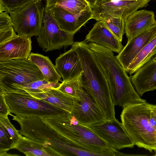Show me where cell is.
Segmentation results:
<instances>
[{"label":"cell","instance_id":"6da1fadb","mask_svg":"<svg viewBox=\"0 0 156 156\" xmlns=\"http://www.w3.org/2000/svg\"><path fill=\"white\" fill-rule=\"evenodd\" d=\"M88 44L105 76L115 105L123 108L147 102L135 90L127 73L112 51L94 43Z\"/></svg>","mask_w":156,"mask_h":156},{"label":"cell","instance_id":"7a4b0ae2","mask_svg":"<svg viewBox=\"0 0 156 156\" xmlns=\"http://www.w3.org/2000/svg\"><path fill=\"white\" fill-rule=\"evenodd\" d=\"M41 118L64 140L98 156L121 154V152L110 147L89 127L80 123L70 113L66 112Z\"/></svg>","mask_w":156,"mask_h":156},{"label":"cell","instance_id":"3957f363","mask_svg":"<svg viewBox=\"0 0 156 156\" xmlns=\"http://www.w3.org/2000/svg\"><path fill=\"white\" fill-rule=\"evenodd\" d=\"M78 55L83 69V88L91 96L106 118L115 114L108 81L98 61L84 41H75L71 46Z\"/></svg>","mask_w":156,"mask_h":156},{"label":"cell","instance_id":"277c9868","mask_svg":"<svg viewBox=\"0 0 156 156\" xmlns=\"http://www.w3.org/2000/svg\"><path fill=\"white\" fill-rule=\"evenodd\" d=\"M151 110L147 102L132 105L123 108L120 118L135 145L152 152L156 151V130L149 121Z\"/></svg>","mask_w":156,"mask_h":156},{"label":"cell","instance_id":"5b68a950","mask_svg":"<svg viewBox=\"0 0 156 156\" xmlns=\"http://www.w3.org/2000/svg\"><path fill=\"white\" fill-rule=\"evenodd\" d=\"M10 115L20 125L21 128L18 130L20 134L41 146L50 156H67L69 142L41 117H24L11 114Z\"/></svg>","mask_w":156,"mask_h":156},{"label":"cell","instance_id":"8992f818","mask_svg":"<svg viewBox=\"0 0 156 156\" xmlns=\"http://www.w3.org/2000/svg\"><path fill=\"white\" fill-rule=\"evenodd\" d=\"M44 79L40 69L29 58L0 61V93L19 90Z\"/></svg>","mask_w":156,"mask_h":156},{"label":"cell","instance_id":"52a82bcc","mask_svg":"<svg viewBox=\"0 0 156 156\" xmlns=\"http://www.w3.org/2000/svg\"><path fill=\"white\" fill-rule=\"evenodd\" d=\"M10 113L24 117H42L67 112L44 101L35 99L27 92L20 90L0 93Z\"/></svg>","mask_w":156,"mask_h":156},{"label":"cell","instance_id":"ba28073f","mask_svg":"<svg viewBox=\"0 0 156 156\" xmlns=\"http://www.w3.org/2000/svg\"><path fill=\"white\" fill-rule=\"evenodd\" d=\"M42 0L31 2L9 13L14 30L18 35L31 38L37 36L40 33L45 9Z\"/></svg>","mask_w":156,"mask_h":156},{"label":"cell","instance_id":"9c48e42d","mask_svg":"<svg viewBox=\"0 0 156 156\" xmlns=\"http://www.w3.org/2000/svg\"><path fill=\"white\" fill-rule=\"evenodd\" d=\"M74 35L62 30L49 10L45 8L42 27L37 38L39 45L44 51L72 46L74 42Z\"/></svg>","mask_w":156,"mask_h":156},{"label":"cell","instance_id":"30bf717a","mask_svg":"<svg viewBox=\"0 0 156 156\" xmlns=\"http://www.w3.org/2000/svg\"><path fill=\"white\" fill-rule=\"evenodd\" d=\"M150 0H99L92 9L93 19L113 17L121 19L126 22L138 9L147 6Z\"/></svg>","mask_w":156,"mask_h":156},{"label":"cell","instance_id":"8fae6325","mask_svg":"<svg viewBox=\"0 0 156 156\" xmlns=\"http://www.w3.org/2000/svg\"><path fill=\"white\" fill-rule=\"evenodd\" d=\"M89 127L110 147L115 149L132 148L135 145L122 123L116 118Z\"/></svg>","mask_w":156,"mask_h":156},{"label":"cell","instance_id":"7c38bea8","mask_svg":"<svg viewBox=\"0 0 156 156\" xmlns=\"http://www.w3.org/2000/svg\"><path fill=\"white\" fill-rule=\"evenodd\" d=\"M71 114L80 123L89 127L106 120L100 108L84 88L81 92L78 104Z\"/></svg>","mask_w":156,"mask_h":156},{"label":"cell","instance_id":"4fadbf2b","mask_svg":"<svg viewBox=\"0 0 156 156\" xmlns=\"http://www.w3.org/2000/svg\"><path fill=\"white\" fill-rule=\"evenodd\" d=\"M46 9L49 10L62 30L74 34L88 20L93 19V12L90 7L76 14L57 5Z\"/></svg>","mask_w":156,"mask_h":156},{"label":"cell","instance_id":"5bb4252c","mask_svg":"<svg viewBox=\"0 0 156 156\" xmlns=\"http://www.w3.org/2000/svg\"><path fill=\"white\" fill-rule=\"evenodd\" d=\"M156 35V23L148 30L127 42L116 57L125 70L144 46Z\"/></svg>","mask_w":156,"mask_h":156},{"label":"cell","instance_id":"9a60e30c","mask_svg":"<svg viewBox=\"0 0 156 156\" xmlns=\"http://www.w3.org/2000/svg\"><path fill=\"white\" fill-rule=\"evenodd\" d=\"M136 91L140 96L156 89V57L151 58L130 76Z\"/></svg>","mask_w":156,"mask_h":156},{"label":"cell","instance_id":"2e32d148","mask_svg":"<svg viewBox=\"0 0 156 156\" xmlns=\"http://www.w3.org/2000/svg\"><path fill=\"white\" fill-rule=\"evenodd\" d=\"M84 41L92 42L118 54L124 46L101 21H97L85 37Z\"/></svg>","mask_w":156,"mask_h":156},{"label":"cell","instance_id":"e0dca14e","mask_svg":"<svg viewBox=\"0 0 156 156\" xmlns=\"http://www.w3.org/2000/svg\"><path fill=\"white\" fill-rule=\"evenodd\" d=\"M30 37L17 35L0 44V61L29 58L32 49Z\"/></svg>","mask_w":156,"mask_h":156},{"label":"cell","instance_id":"ac0fdd59","mask_svg":"<svg viewBox=\"0 0 156 156\" xmlns=\"http://www.w3.org/2000/svg\"><path fill=\"white\" fill-rule=\"evenodd\" d=\"M156 23L154 12L143 9L136 11L125 23V31L127 42L148 30Z\"/></svg>","mask_w":156,"mask_h":156},{"label":"cell","instance_id":"d6986e66","mask_svg":"<svg viewBox=\"0 0 156 156\" xmlns=\"http://www.w3.org/2000/svg\"><path fill=\"white\" fill-rule=\"evenodd\" d=\"M55 66L63 81L72 78L83 72L78 55L72 48L59 55L55 60Z\"/></svg>","mask_w":156,"mask_h":156},{"label":"cell","instance_id":"ffe728a7","mask_svg":"<svg viewBox=\"0 0 156 156\" xmlns=\"http://www.w3.org/2000/svg\"><path fill=\"white\" fill-rule=\"evenodd\" d=\"M27 93L35 99L44 101L71 113L75 109L80 101L57 89L44 92Z\"/></svg>","mask_w":156,"mask_h":156},{"label":"cell","instance_id":"44dd1931","mask_svg":"<svg viewBox=\"0 0 156 156\" xmlns=\"http://www.w3.org/2000/svg\"><path fill=\"white\" fill-rule=\"evenodd\" d=\"M29 58L40 69L44 79L50 83H57L61 81V76L48 57L37 53H31Z\"/></svg>","mask_w":156,"mask_h":156},{"label":"cell","instance_id":"7402d4cb","mask_svg":"<svg viewBox=\"0 0 156 156\" xmlns=\"http://www.w3.org/2000/svg\"><path fill=\"white\" fill-rule=\"evenodd\" d=\"M156 57V35L136 56L126 71L130 76L151 58Z\"/></svg>","mask_w":156,"mask_h":156},{"label":"cell","instance_id":"603a6c76","mask_svg":"<svg viewBox=\"0 0 156 156\" xmlns=\"http://www.w3.org/2000/svg\"><path fill=\"white\" fill-rule=\"evenodd\" d=\"M55 5L58 6L75 14L90 8L85 0H46L45 8Z\"/></svg>","mask_w":156,"mask_h":156},{"label":"cell","instance_id":"cb8c5ba5","mask_svg":"<svg viewBox=\"0 0 156 156\" xmlns=\"http://www.w3.org/2000/svg\"><path fill=\"white\" fill-rule=\"evenodd\" d=\"M13 149L17 150L27 156H50L44 148L23 136Z\"/></svg>","mask_w":156,"mask_h":156},{"label":"cell","instance_id":"d4e9b609","mask_svg":"<svg viewBox=\"0 0 156 156\" xmlns=\"http://www.w3.org/2000/svg\"><path fill=\"white\" fill-rule=\"evenodd\" d=\"M82 73L72 78L62 81L57 89L80 100V95L83 88L82 81Z\"/></svg>","mask_w":156,"mask_h":156},{"label":"cell","instance_id":"484cf974","mask_svg":"<svg viewBox=\"0 0 156 156\" xmlns=\"http://www.w3.org/2000/svg\"><path fill=\"white\" fill-rule=\"evenodd\" d=\"M96 20L102 22L117 38L122 41L123 36L125 33V21L120 18L113 17H100Z\"/></svg>","mask_w":156,"mask_h":156},{"label":"cell","instance_id":"4316f807","mask_svg":"<svg viewBox=\"0 0 156 156\" xmlns=\"http://www.w3.org/2000/svg\"><path fill=\"white\" fill-rule=\"evenodd\" d=\"M61 83H50L44 79L34 82L22 87L19 90H24L27 92H41L54 89H58Z\"/></svg>","mask_w":156,"mask_h":156},{"label":"cell","instance_id":"83f0119b","mask_svg":"<svg viewBox=\"0 0 156 156\" xmlns=\"http://www.w3.org/2000/svg\"><path fill=\"white\" fill-rule=\"evenodd\" d=\"M14 144L12 138L5 128L0 124V156L19 155L7 153L9 150L13 149Z\"/></svg>","mask_w":156,"mask_h":156},{"label":"cell","instance_id":"f1b7e54d","mask_svg":"<svg viewBox=\"0 0 156 156\" xmlns=\"http://www.w3.org/2000/svg\"><path fill=\"white\" fill-rule=\"evenodd\" d=\"M38 0H0V12L8 13L19 10L27 4Z\"/></svg>","mask_w":156,"mask_h":156},{"label":"cell","instance_id":"f546056e","mask_svg":"<svg viewBox=\"0 0 156 156\" xmlns=\"http://www.w3.org/2000/svg\"><path fill=\"white\" fill-rule=\"evenodd\" d=\"M0 124L5 128L11 135L14 147L22 139L23 136L20 134L18 130H17L11 123L8 118V116H0Z\"/></svg>","mask_w":156,"mask_h":156},{"label":"cell","instance_id":"4dcf8cb0","mask_svg":"<svg viewBox=\"0 0 156 156\" xmlns=\"http://www.w3.org/2000/svg\"><path fill=\"white\" fill-rule=\"evenodd\" d=\"M11 114L3 96L0 94V116H8Z\"/></svg>","mask_w":156,"mask_h":156},{"label":"cell","instance_id":"1f68e13d","mask_svg":"<svg viewBox=\"0 0 156 156\" xmlns=\"http://www.w3.org/2000/svg\"><path fill=\"white\" fill-rule=\"evenodd\" d=\"M99 0H85L88 3L90 7L92 9H93Z\"/></svg>","mask_w":156,"mask_h":156},{"label":"cell","instance_id":"d6a6232c","mask_svg":"<svg viewBox=\"0 0 156 156\" xmlns=\"http://www.w3.org/2000/svg\"><path fill=\"white\" fill-rule=\"evenodd\" d=\"M151 106L152 112L156 116V104L153 105L151 104Z\"/></svg>","mask_w":156,"mask_h":156},{"label":"cell","instance_id":"836d02e7","mask_svg":"<svg viewBox=\"0 0 156 156\" xmlns=\"http://www.w3.org/2000/svg\"><path fill=\"white\" fill-rule=\"evenodd\" d=\"M155 154L154 155V156H156V151H155Z\"/></svg>","mask_w":156,"mask_h":156},{"label":"cell","instance_id":"e575fe53","mask_svg":"<svg viewBox=\"0 0 156 156\" xmlns=\"http://www.w3.org/2000/svg\"></svg>","mask_w":156,"mask_h":156},{"label":"cell","instance_id":"d590c367","mask_svg":"<svg viewBox=\"0 0 156 156\" xmlns=\"http://www.w3.org/2000/svg\"></svg>","mask_w":156,"mask_h":156}]
</instances>
